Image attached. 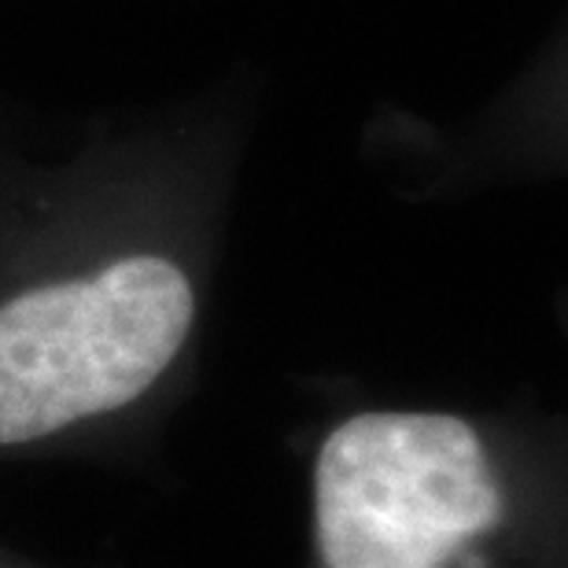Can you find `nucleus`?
Here are the masks:
<instances>
[{
  "instance_id": "39448f33",
  "label": "nucleus",
  "mask_w": 568,
  "mask_h": 568,
  "mask_svg": "<svg viewBox=\"0 0 568 568\" xmlns=\"http://www.w3.org/2000/svg\"><path fill=\"white\" fill-rule=\"evenodd\" d=\"M0 568H52V565H41V561H33V558H22L19 550H11L0 542Z\"/></svg>"
},
{
  "instance_id": "423d86ee",
  "label": "nucleus",
  "mask_w": 568,
  "mask_h": 568,
  "mask_svg": "<svg viewBox=\"0 0 568 568\" xmlns=\"http://www.w3.org/2000/svg\"><path fill=\"white\" fill-rule=\"evenodd\" d=\"M16 126V119L8 115V108H4V100H0V130H11Z\"/></svg>"
},
{
  "instance_id": "f257e3e1",
  "label": "nucleus",
  "mask_w": 568,
  "mask_h": 568,
  "mask_svg": "<svg viewBox=\"0 0 568 568\" xmlns=\"http://www.w3.org/2000/svg\"><path fill=\"white\" fill-rule=\"evenodd\" d=\"M247 85L97 119L52 155L0 130V465L141 458L196 392Z\"/></svg>"
},
{
  "instance_id": "20e7f679",
  "label": "nucleus",
  "mask_w": 568,
  "mask_h": 568,
  "mask_svg": "<svg viewBox=\"0 0 568 568\" xmlns=\"http://www.w3.org/2000/svg\"><path fill=\"white\" fill-rule=\"evenodd\" d=\"M554 325L568 347V284H558V292H554Z\"/></svg>"
},
{
  "instance_id": "f03ea898",
  "label": "nucleus",
  "mask_w": 568,
  "mask_h": 568,
  "mask_svg": "<svg viewBox=\"0 0 568 568\" xmlns=\"http://www.w3.org/2000/svg\"><path fill=\"white\" fill-rule=\"evenodd\" d=\"M303 568H568V414L351 403L306 447Z\"/></svg>"
},
{
  "instance_id": "7ed1b4c3",
  "label": "nucleus",
  "mask_w": 568,
  "mask_h": 568,
  "mask_svg": "<svg viewBox=\"0 0 568 568\" xmlns=\"http://www.w3.org/2000/svg\"><path fill=\"white\" fill-rule=\"evenodd\" d=\"M366 152L422 203L568 181V0L547 38L480 104L454 119L384 111L369 122Z\"/></svg>"
}]
</instances>
